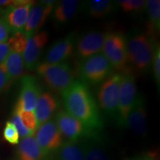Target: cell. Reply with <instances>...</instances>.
Instances as JSON below:
<instances>
[{
    "label": "cell",
    "instance_id": "cell-1",
    "mask_svg": "<svg viewBox=\"0 0 160 160\" xmlns=\"http://www.w3.org/2000/svg\"><path fill=\"white\" fill-rule=\"evenodd\" d=\"M62 96L65 111L82 124L90 137L98 135L103 122L88 86L81 80H75Z\"/></svg>",
    "mask_w": 160,
    "mask_h": 160
},
{
    "label": "cell",
    "instance_id": "cell-2",
    "mask_svg": "<svg viewBox=\"0 0 160 160\" xmlns=\"http://www.w3.org/2000/svg\"><path fill=\"white\" fill-rule=\"evenodd\" d=\"M157 44L156 38L148 32L132 34L128 39H126L128 63L139 72H147L152 65Z\"/></svg>",
    "mask_w": 160,
    "mask_h": 160
},
{
    "label": "cell",
    "instance_id": "cell-3",
    "mask_svg": "<svg viewBox=\"0 0 160 160\" xmlns=\"http://www.w3.org/2000/svg\"><path fill=\"white\" fill-rule=\"evenodd\" d=\"M37 72L45 85L55 93H62L75 81L77 72L67 62L50 64L42 62Z\"/></svg>",
    "mask_w": 160,
    "mask_h": 160
},
{
    "label": "cell",
    "instance_id": "cell-4",
    "mask_svg": "<svg viewBox=\"0 0 160 160\" xmlns=\"http://www.w3.org/2000/svg\"><path fill=\"white\" fill-rule=\"evenodd\" d=\"M102 51L113 70L121 73L130 69L126 38L123 33L118 31L107 32Z\"/></svg>",
    "mask_w": 160,
    "mask_h": 160
},
{
    "label": "cell",
    "instance_id": "cell-5",
    "mask_svg": "<svg viewBox=\"0 0 160 160\" xmlns=\"http://www.w3.org/2000/svg\"><path fill=\"white\" fill-rule=\"evenodd\" d=\"M78 71L85 85H97L111 75L113 68L105 56L99 53L82 60Z\"/></svg>",
    "mask_w": 160,
    "mask_h": 160
},
{
    "label": "cell",
    "instance_id": "cell-6",
    "mask_svg": "<svg viewBox=\"0 0 160 160\" xmlns=\"http://www.w3.org/2000/svg\"><path fill=\"white\" fill-rule=\"evenodd\" d=\"M137 95V85L131 69L121 73L119 101L116 122L120 127H125L128 117Z\"/></svg>",
    "mask_w": 160,
    "mask_h": 160
},
{
    "label": "cell",
    "instance_id": "cell-7",
    "mask_svg": "<svg viewBox=\"0 0 160 160\" xmlns=\"http://www.w3.org/2000/svg\"><path fill=\"white\" fill-rule=\"evenodd\" d=\"M121 73H114L101 83L97 93L98 105L100 109L108 117L116 119Z\"/></svg>",
    "mask_w": 160,
    "mask_h": 160
},
{
    "label": "cell",
    "instance_id": "cell-8",
    "mask_svg": "<svg viewBox=\"0 0 160 160\" xmlns=\"http://www.w3.org/2000/svg\"><path fill=\"white\" fill-rule=\"evenodd\" d=\"M33 137L48 156L57 152L62 145L63 137L54 120L50 119L37 127Z\"/></svg>",
    "mask_w": 160,
    "mask_h": 160
},
{
    "label": "cell",
    "instance_id": "cell-9",
    "mask_svg": "<svg viewBox=\"0 0 160 160\" xmlns=\"http://www.w3.org/2000/svg\"><path fill=\"white\" fill-rule=\"evenodd\" d=\"M41 93V87L37 78L25 75L21 78V88L14 110L33 111Z\"/></svg>",
    "mask_w": 160,
    "mask_h": 160
},
{
    "label": "cell",
    "instance_id": "cell-10",
    "mask_svg": "<svg viewBox=\"0 0 160 160\" xmlns=\"http://www.w3.org/2000/svg\"><path fill=\"white\" fill-rule=\"evenodd\" d=\"M56 3L57 1L36 2L30 10L23 33L29 37L39 32L51 15Z\"/></svg>",
    "mask_w": 160,
    "mask_h": 160
},
{
    "label": "cell",
    "instance_id": "cell-11",
    "mask_svg": "<svg viewBox=\"0 0 160 160\" xmlns=\"http://www.w3.org/2000/svg\"><path fill=\"white\" fill-rule=\"evenodd\" d=\"M54 121L62 136L67 141L76 142L81 140L83 137H90L82 124L65 110H61L58 112Z\"/></svg>",
    "mask_w": 160,
    "mask_h": 160
},
{
    "label": "cell",
    "instance_id": "cell-12",
    "mask_svg": "<svg viewBox=\"0 0 160 160\" xmlns=\"http://www.w3.org/2000/svg\"><path fill=\"white\" fill-rule=\"evenodd\" d=\"M49 40L48 31H39L35 34L28 37L25 49L22 53V58L25 69L33 71L39 65L38 62L45 46Z\"/></svg>",
    "mask_w": 160,
    "mask_h": 160
},
{
    "label": "cell",
    "instance_id": "cell-13",
    "mask_svg": "<svg viewBox=\"0 0 160 160\" xmlns=\"http://www.w3.org/2000/svg\"><path fill=\"white\" fill-rule=\"evenodd\" d=\"M35 2V1L18 0L15 5L9 8L4 13L2 19L5 20L12 33L23 32L30 10Z\"/></svg>",
    "mask_w": 160,
    "mask_h": 160
},
{
    "label": "cell",
    "instance_id": "cell-14",
    "mask_svg": "<svg viewBox=\"0 0 160 160\" xmlns=\"http://www.w3.org/2000/svg\"><path fill=\"white\" fill-rule=\"evenodd\" d=\"M126 128L137 135H145L147 131V110L145 98L142 93H137L134 102L130 111Z\"/></svg>",
    "mask_w": 160,
    "mask_h": 160
},
{
    "label": "cell",
    "instance_id": "cell-15",
    "mask_svg": "<svg viewBox=\"0 0 160 160\" xmlns=\"http://www.w3.org/2000/svg\"><path fill=\"white\" fill-rule=\"evenodd\" d=\"M76 42V36L73 33L55 42L48 51L44 62L50 64L65 62L73 55Z\"/></svg>",
    "mask_w": 160,
    "mask_h": 160
},
{
    "label": "cell",
    "instance_id": "cell-16",
    "mask_svg": "<svg viewBox=\"0 0 160 160\" xmlns=\"http://www.w3.org/2000/svg\"><path fill=\"white\" fill-rule=\"evenodd\" d=\"M105 34V32L91 31L82 36L76 42L78 57L84 60L99 53L102 48Z\"/></svg>",
    "mask_w": 160,
    "mask_h": 160
},
{
    "label": "cell",
    "instance_id": "cell-17",
    "mask_svg": "<svg viewBox=\"0 0 160 160\" xmlns=\"http://www.w3.org/2000/svg\"><path fill=\"white\" fill-rule=\"evenodd\" d=\"M59 105V100L52 92H42L33 111L37 118V127L51 119L57 112Z\"/></svg>",
    "mask_w": 160,
    "mask_h": 160
},
{
    "label": "cell",
    "instance_id": "cell-18",
    "mask_svg": "<svg viewBox=\"0 0 160 160\" xmlns=\"http://www.w3.org/2000/svg\"><path fill=\"white\" fill-rule=\"evenodd\" d=\"M17 160H46L48 156L42 150L33 136L22 139L17 149Z\"/></svg>",
    "mask_w": 160,
    "mask_h": 160
},
{
    "label": "cell",
    "instance_id": "cell-19",
    "mask_svg": "<svg viewBox=\"0 0 160 160\" xmlns=\"http://www.w3.org/2000/svg\"><path fill=\"white\" fill-rule=\"evenodd\" d=\"M80 2L77 0H62L57 2L52 11V19L57 25L68 23L77 14Z\"/></svg>",
    "mask_w": 160,
    "mask_h": 160
},
{
    "label": "cell",
    "instance_id": "cell-20",
    "mask_svg": "<svg viewBox=\"0 0 160 160\" xmlns=\"http://www.w3.org/2000/svg\"><path fill=\"white\" fill-rule=\"evenodd\" d=\"M11 82L21 79L25 76V67L22 55L15 51H11L6 59L0 65Z\"/></svg>",
    "mask_w": 160,
    "mask_h": 160
},
{
    "label": "cell",
    "instance_id": "cell-21",
    "mask_svg": "<svg viewBox=\"0 0 160 160\" xmlns=\"http://www.w3.org/2000/svg\"><path fill=\"white\" fill-rule=\"evenodd\" d=\"M57 152L59 160H85V145L82 140L66 141Z\"/></svg>",
    "mask_w": 160,
    "mask_h": 160
},
{
    "label": "cell",
    "instance_id": "cell-22",
    "mask_svg": "<svg viewBox=\"0 0 160 160\" xmlns=\"http://www.w3.org/2000/svg\"><path fill=\"white\" fill-rule=\"evenodd\" d=\"M114 9V2L109 0H91L87 4L88 13L93 19H103L108 17Z\"/></svg>",
    "mask_w": 160,
    "mask_h": 160
},
{
    "label": "cell",
    "instance_id": "cell-23",
    "mask_svg": "<svg viewBox=\"0 0 160 160\" xmlns=\"http://www.w3.org/2000/svg\"><path fill=\"white\" fill-rule=\"evenodd\" d=\"M145 9L148 17V33L156 38L160 29V1L148 0L146 1Z\"/></svg>",
    "mask_w": 160,
    "mask_h": 160
},
{
    "label": "cell",
    "instance_id": "cell-24",
    "mask_svg": "<svg viewBox=\"0 0 160 160\" xmlns=\"http://www.w3.org/2000/svg\"><path fill=\"white\" fill-rule=\"evenodd\" d=\"M84 140L85 160H110L104 148L98 142V135L86 137Z\"/></svg>",
    "mask_w": 160,
    "mask_h": 160
},
{
    "label": "cell",
    "instance_id": "cell-25",
    "mask_svg": "<svg viewBox=\"0 0 160 160\" xmlns=\"http://www.w3.org/2000/svg\"><path fill=\"white\" fill-rule=\"evenodd\" d=\"M28 42V36L23 32L13 33L11 37L8 38L7 43L8 44L11 51H15L21 53L25 51Z\"/></svg>",
    "mask_w": 160,
    "mask_h": 160
},
{
    "label": "cell",
    "instance_id": "cell-26",
    "mask_svg": "<svg viewBox=\"0 0 160 160\" xmlns=\"http://www.w3.org/2000/svg\"><path fill=\"white\" fill-rule=\"evenodd\" d=\"M117 2L126 13H139L145 9L146 1L144 0H121Z\"/></svg>",
    "mask_w": 160,
    "mask_h": 160
},
{
    "label": "cell",
    "instance_id": "cell-27",
    "mask_svg": "<svg viewBox=\"0 0 160 160\" xmlns=\"http://www.w3.org/2000/svg\"><path fill=\"white\" fill-rule=\"evenodd\" d=\"M19 114L20 119L23 125L29 131L35 132L37 128V118L33 111H16Z\"/></svg>",
    "mask_w": 160,
    "mask_h": 160
},
{
    "label": "cell",
    "instance_id": "cell-28",
    "mask_svg": "<svg viewBox=\"0 0 160 160\" xmlns=\"http://www.w3.org/2000/svg\"><path fill=\"white\" fill-rule=\"evenodd\" d=\"M3 138L6 142L15 145H18L20 141V137L17 128L11 121H8L5 123L3 129Z\"/></svg>",
    "mask_w": 160,
    "mask_h": 160
},
{
    "label": "cell",
    "instance_id": "cell-29",
    "mask_svg": "<svg viewBox=\"0 0 160 160\" xmlns=\"http://www.w3.org/2000/svg\"><path fill=\"white\" fill-rule=\"evenodd\" d=\"M11 122L14 125L16 128L17 130L18 133H19V137L22 138V139L28 137H31V136H33V134H34L35 132L29 131V130H28L25 126L23 125V124L21 121V119H20L19 116L17 112L13 111Z\"/></svg>",
    "mask_w": 160,
    "mask_h": 160
},
{
    "label": "cell",
    "instance_id": "cell-30",
    "mask_svg": "<svg viewBox=\"0 0 160 160\" xmlns=\"http://www.w3.org/2000/svg\"><path fill=\"white\" fill-rule=\"evenodd\" d=\"M152 68H153V77H154L156 83L159 88L160 84V48L159 45H156L154 53H153V60H152Z\"/></svg>",
    "mask_w": 160,
    "mask_h": 160
},
{
    "label": "cell",
    "instance_id": "cell-31",
    "mask_svg": "<svg viewBox=\"0 0 160 160\" xmlns=\"http://www.w3.org/2000/svg\"><path fill=\"white\" fill-rule=\"evenodd\" d=\"M11 30L2 18H0V42H5L9 38Z\"/></svg>",
    "mask_w": 160,
    "mask_h": 160
},
{
    "label": "cell",
    "instance_id": "cell-32",
    "mask_svg": "<svg viewBox=\"0 0 160 160\" xmlns=\"http://www.w3.org/2000/svg\"><path fill=\"white\" fill-rule=\"evenodd\" d=\"M11 81L5 73V72L0 68V93L5 91L11 85Z\"/></svg>",
    "mask_w": 160,
    "mask_h": 160
},
{
    "label": "cell",
    "instance_id": "cell-33",
    "mask_svg": "<svg viewBox=\"0 0 160 160\" xmlns=\"http://www.w3.org/2000/svg\"><path fill=\"white\" fill-rule=\"evenodd\" d=\"M10 52H11V50L7 42H0V65L4 62L6 58L9 55Z\"/></svg>",
    "mask_w": 160,
    "mask_h": 160
},
{
    "label": "cell",
    "instance_id": "cell-34",
    "mask_svg": "<svg viewBox=\"0 0 160 160\" xmlns=\"http://www.w3.org/2000/svg\"><path fill=\"white\" fill-rule=\"evenodd\" d=\"M16 2L17 1H13V0H0V10H4L5 12L9 8L15 5Z\"/></svg>",
    "mask_w": 160,
    "mask_h": 160
},
{
    "label": "cell",
    "instance_id": "cell-35",
    "mask_svg": "<svg viewBox=\"0 0 160 160\" xmlns=\"http://www.w3.org/2000/svg\"><path fill=\"white\" fill-rule=\"evenodd\" d=\"M125 160H155L151 155H144L142 157L133 158V159H126Z\"/></svg>",
    "mask_w": 160,
    "mask_h": 160
}]
</instances>
